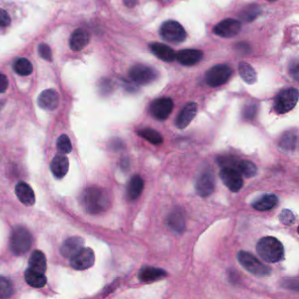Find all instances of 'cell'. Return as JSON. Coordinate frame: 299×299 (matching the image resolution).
<instances>
[{"label": "cell", "mask_w": 299, "mask_h": 299, "mask_svg": "<svg viewBox=\"0 0 299 299\" xmlns=\"http://www.w3.org/2000/svg\"><path fill=\"white\" fill-rule=\"evenodd\" d=\"M298 100V91L296 88H290L281 91L274 100V109L278 114L290 112L296 106Z\"/></svg>", "instance_id": "obj_7"}, {"label": "cell", "mask_w": 299, "mask_h": 299, "mask_svg": "<svg viewBox=\"0 0 299 299\" xmlns=\"http://www.w3.org/2000/svg\"><path fill=\"white\" fill-rule=\"evenodd\" d=\"M237 258L246 271L250 272V274L256 278H266L271 274V268L260 262L258 259L250 253L243 250L240 251L237 255Z\"/></svg>", "instance_id": "obj_4"}, {"label": "cell", "mask_w": 299, "mask_h": 299, "mask_svg": "<svg viewBox=\"0 0 299 299\" xmlns=\"http://www.w3.org/2000/svg\"><path fill=\"white\" fill-rule=\"evenodd\" d=\"M241 30V23L234 19H227L219 22L213 28L215 35L219 37L232 38L238 35Z\"/></svg>", "instance_id": "obj_13"}, {"label": "cell", "mask_w": 299, "mask_h": 299, "mask_svg": "<svg viewBox=\"0 0 299 299\" xmlns=\"http://www.w3.org/2000/svg\"><path fill=\"white\" fill-rule=\"evenodd\" d=\"M13 68L16 73L19 76H29L34 69L31 62L26 58H19L16 60Z\"/></svg>", "instance_id": "obj_33"}, {"label": "cell", "mask_w": 299, "mask_h": 299, "mask_svg": "<svg viewBox=\"0 0 299 299\" xmlns=\"http://www.w3.org/2000/svg\"><path fill=\"white\" fill-rule=\"evenodd\" d=\"M15 193L19 201L25 206H31L35 203V195L30 185L26 183H19L16 185Z\"/></svg>", "instance_id": "obj_22"}, {"label": "cell", "mask_w": 299, "mask_h": 299, "mask_svg": "<svg viewBox=\"0 0 299 299\" xmlns=\"http://www.w3.org/2000/svg\"><path fill=\"white\" fill-rule=\"evenodd\" d=\"M84 240L81 237H70L61 246V254L65 258H71L84 247Z\"/></svg>", "instance_id": "obj_17"}, {"label": "cell", "mask_w": 299, "mask_h": 299, "mask_svg": "<svg viewBox=\"0 0 299 299\" xmlns=\"http://www.w3.org/2000/svg\"><path fill=\"white\" fill-rule=\"evenodd\" d=\"M168 276L167 272L162 268L146 267L140 270L139 273V279L144 283H153L156 281L161 280Z\"/></svg>", "instance_id": "obj_24"}, {"label": "cell", "mask_w": 299, "mask_h": 299, "mask_svg": "<svg viewBox=\"0 0 299 299\" xmlns=\"http://www.w3.org/2000/svg\"><path fill=\"white\" fill-rule=\"evenodd\" d=\"M297 145V134L296 131H288L281 136L279 146L286 151H294Z\"/></svg>", "instance_id": "obj_29"}, {"label": "cell", "mask_w": 299, "mask_h": 299, "mask_svg": "<svg viewBox=\"0 0 299 299\" xmlns=\"http://www.w3.org/2000/svg\"><path fill=\"white\" fill-rule=\"evenodd\" d=\"M157 77L156 69L143 64L133 66L129 71V78L132 81L140 85L151 84L157 79Z\"/></svg>", "instance_id": "obj_9"}, {"label": "cell", "mask_w": 299, "mask_h": 299, "mask_svg": "<svg viewBox=\"0 0 299 299\" xmlns=\"http://www.w3.org/2000/svg\"><path fill=\"white\" fill-rule=\"evenodd\" d=\"M196 112H197V105L194 102L188 103L178 114L176 120L177 128L181 130L187 128L188 126L190 125V122L192 121V119L195 118Z\"/></svg>", "instance_id": "obj_16"}, {"label": "cell", "mask_w": 299, "mask_h": 299, "mask_svg": "<svg viewBox=\"0 0 299 299\" xmlns=\"http://www.w3.org/2000/svg\"><path fill=\"white\" fill-rule=\"evenodd\" d=\"M59 94L52 89L45 90L38 97V106L44 110L53 111L59 106Z\"/></svg>", "instance_id": "obj_15"}, {"label": "cell", "mask_w": 299, "mask_h": 299, "mask_svg": "<svg viewBox=\"0 0 299 299\" xmlns=\"http://www.w3.org/2000/svg\"><path fill=\"white\" fill-rule=\"evenodd\" d=\"M11 21H12V19H11V17L7 13V11L0 8V27L7 28L11 24Z\"/></svg>", "instance_id": "obj_39"}, {"label": "cell", "mask_w": 299, "mask_h": 299, "mask_svg": "<svg viewBox=\"0 0 299 299\" xmlns=\"http://www.w3.org/2000/svg\"><path fill=\"white\" fill-rule=\"evenodd\" d=\"M25 280L28 284L34 288H43L47 284V278L45 274L33 270L28 268L25 271Z\"/></svg>", "instance_id": "obj_28"}, {"label": "cell", "mask_w": 299, "mask_h": 299, "mask_svg": "<svg viewBox=\"0 0 299 299\" xmlns=\"http://www.w3.org/2000/svg\"><path fill=\"white\" fill-rule=\"evenodd\" d=\"M150 48L151 52L155 56L162 60L163 62L167 63H171L174 60H176V55L173 48L168 47L166 44L158 43V42H153L150 44Z\"/></svg>", "instance_id": "obj_21"}, {"label": "cell", "mask_w": 299, "mask_h": 299, "mask_svg": "<svg viewBox=\"0 0 299 299\" xmlns=\"http://www.w3.org/2000/svg\"><path fill=\"white\" fill-rule=\"evenodd\" d=\"M1 107H2V105H1V102H0V109H1Z\"/></svg>", "instance_id": "obj_44"}, {"label": "cell", "mask_w": 299, "mask_h": 299, "mask_svg": "<svg viewBox=\"0 0 299 299\" xmlns=\"http://www.w3.org/2000/svg\"><path fill=\"white\" fill-rule=\"evenodd\" d=\"M160 35L164 41L174 44L181 43L187 37L184 27L176 20L163 22L160 28Z\"/></svg>", "instance_id": "obj_6"}, {"label": "cell", "mask_w": 299, "mask_h": 299, "mask_svg": "<svg viewBox=\"0 0 299 299\" xmlns=\"http://www.w3.org/2000/svg\"><path fill=\"white\" fill-rule=\"evenodd\" d=\"M262 13L261 7L258 5H250L241 10L239 17L242 21L251 22L258 17Z\"/></svg>", "instance_id": "obj_31"}, {"label": "cell", "mask_w": 299, "mask_h": 299, "mask_svg": "<svg viewBox=\"0 0 299 299\" xmlns=\"http://www.w3.org/2000/svg\"><path fill=\"white\" fill-rule=\"evenodd\" d=\"M218 163L222 168H234L245 178H254L257 174L256 164L246 160H238L233 156H220Z\"/></svg>", "instance_id": "obj_5"}, {"label": "cell", "mask_w": 299, "mask_h": 299, "mask_svg": "<svg viewBox=\"0 0 299 299\" xmlns=\"http://www.w3.org/2000/svg\"><path fill=\"white\" fill-rule=\"evenodd\" d=\"M39 55L41 56V58H43L46 61H52V51L50 49L49 46L46 43H41L39 45L38 47Z\"/></svg>", "instance_id": "obj_37"}, {"label": "cell", "mask_w": 299, "mask_h": 299, "mask_svg": "<svg viewBox=\"0 0 299 299\" xmlns=\"http://www.w3.org/2000/svg\"><path fill=\"white\" fill-rule=\"evenodd\" d=\"M144 189V181L140 176L135 175L130 179L128 184V198L130 200H137L138 197L142 193Z\"/></svg>", "instance_id": "obj_27"}, {"label": "cell", "mask_w": 299, "mask_h": 299, "mask_svg": "<svg viewBox=\"0 0 299 299\" xmlns=\"http://www.w3.org/2000/svg\"><path fill=\"white\" fill-rule=\"evenodd\" d=\"M215 179L212 172L205 171L200 175L195 184L196 193L202 197L210 196L214 191Z\"/></svg>", "instance_id": "obj_14"}, {"label": "cell", "mask_w": 299, "mask_h": 299, "mask_svg": "<svg viewBox=\"0 0 299 299\" xmlns=\"http://www.w3.org/2000/svg\"><path fill=\"white\" fill-rule=\"evenodd\" d=\"M280 220L285 225H291L295 221V215L290 210H284L281 212Z\"/></svg>", "instance_id": "obj_38"}, {"label": "cell", "mask_w": 299, "mask_h": 299, "mask_svg": "<svg viewBox=\"0 0 299 299\" xmlns=\"http://www.w3.org/2000/svg\"><path fill=\"white\" fill-rule=\"evenodd\" d=\"M137 134L140 135V137L143 138L154 145H160L163 142V138L161 134L154 129H151V128H144V129L139 130Z\"/></svg>", "instance_id": "obj_32"}, {"label": "cell", "mask_w": 299, "mask_h": 299, "mask_svg": "<svg viewBox=\"0 0 299 299\" xmlns=\"http://www.w3.org/2000/svg\"><path fill=\"white\" fill-rule=\"evenodd\" d=\"M13 294V286L11 281L0 276V298H8Z\"/></svg>", "instance_id": "obj_34"}, {"label": "cell", "mask_w": 299, "mask_h": 299, "mask_svg": "<svg viewBox=\"0 0 299 299\" xmlns=\"http://www.w3.org/2000/svg\"><path fill=\"white\" fill-rule=\"evenodd\" d=\"M84 207L90 214H100L107 211L111 206L109 194L105 189L91 186L85 190L83 196Z\"/></svg>", "instance_id": "obj_1"}, {"label": "cell", "mask_w": 299, "mask_h": 299, "mask_svg": "<svg viewBox=\"0 0 299 299\" xmlns=\"http://www.w3.org/2000/svg\"><path fill=\"white\" fill-rule=\"evenodd\" d=\"M95 262V254L90 247H83L69 261L70 266L77 270H85L91 268Z\"/></svg>", "instance_id": "obj_10"}, {"label": "cell", "mask_w": 299, "mask_h": 299, "mask_svg": "<svg viewBox=\"0 0 299 299\" xmlns=\"http://www.w3.org/2000/svg\"><path fill=\"white\" fill-rule=\"evenodd\" d=\"M219 177L223 184L232 191L238 192L243 186V178L239 172L231 168H222Z\"/></svg>", "instance_id": "obj_12"}, {"label": "cell", "mask_w": 299, "mask_h": 299, "mask_svg": "<svg viewBox=\"0 0 299 299\" xmlns=\"http://www.w3.org/2000/svg\"><path fill=\"white\" fill-rule=\"evenodd\" d=\"M89 41H90L89 33L83 28H78L72 33L70 40H69V47L73 51L78 52L84 49V47L87 46Z\"/></svg>", "instance_id": "obj_20"}, {"label": "cell", "mask_w": 299, "mask_h": 299, "mask_svg": "<svg viewBox=\"0 0 299 299\" xmlns=\"http://www.w3.org/2000/svg\"><path fill=\"white\" fill-rule=\"evenodd\" d=\"M33 237L27 228L18 226L13 228L10 237V247L13 254L21 256L31 248Z\"/></svg>", "instance_id": "obj_3"}, {"label": "cell", "mask_w": 299, "mask_h": 299, "mask_svg": "<svg viewBox=\"0 0 299 299\" xmlns=\"http://www.w3.org/2000/svg\"><path fill=\"white\" fill-rule=\"evenodd\" d=\"M69 159L63 155L56 156L50 164V169L56 178L62 179L69 171Z\"/></svg>", "instance_id": "obj_23"}, {"label": "cell", "mask_w": 299, "mask_h": 299, "mask_svg": "<svg viewBox=\"0 0 299 299\" xmlns=\"http://www.w3.org/2000/svg\"><path fill=\"white\" fill-rule=\"evenodd\" d=\"M56 146H57V150H58L60 153L63 154V155L69 154L71 152V141L69 140V138L68 137V135H66V134H63V135H61L58 138L57 142H56Z\"/></svg>", "instance_id": "obj_35"}, {"label": "cell", "mask_w": 299, "mask_h": 299, "mask_svg": "<svg viewBox=\"0 0 299 299\" xmlns=\"http://www.w3.org/2000/svg\"><path fill=\"white\" fill-rule=\"evenodd\" d=\"M259 256L268 263H277L284 259V247L280 241L272 236L263 237L256 244Z\"/></svg>", "instance_id": "obj_2"}, {"label": "cell", "mask_w": 299, "mask_h": 299, "mask_svg": "<svg viewBox=\"0 0 299 299\" xmlns=\"http://www.w3.org/2000/svg\"><path fill=\"white\" fill-rule=\"evenodd\" d=\"M29 268L33 270L43 273L47 270V259L43 253L40 250H35L32 253L31 256L28 261Z\"/></svg>", "instance_id": "obj_26"}, {"label": "cell", "mask_w": 299, "mask_h": 299, "mask_svg": "<svg viewBox=\"0 0 299 299\" xmlns=\"http://www.w3.org/2000/svg\"><path fill=\"white\" fill-rule=\"evenodd\" d=\"M239 74L240 78L243 79V81L247 84H253L257 80V76L255 69L250 63L241 62L239 64Z\"/></svg>", "instance_id": "obj_30"}, {"label": "cell", "mask_w": 299, "mask_h": 299, "mask_svg": "<svg viewBox=\"0 0 299 299\" xmlns=\"http://www.w3.org/2000/svg\"><path fill=\"white\" fill-rule=\"evenodd\" d=\"M290 74L291 75L295 80L298 79L299 76V65L298 62L295 61V63H292V64L290 67Z\"/></svg>", "instance_id": "obj_40"}, {"label": "cell", "mask_w": 299, "mask_h": 299, "mask_svg": "<svg viewBox=\"0 0 299 299\" xmlns=\"http://www.w3.org/2000/svg\"><path fill=\"white\" fill-rule=\"evenodd\" d=\"M138 2V0H123V3L128 8H134V7H136Z\"/></svg>", "instance_id": "obj_42"}, {"label": "cell", "mask_w": 299, "mask_h": 299, "mask_svg": "<svg viewBox=\"0 0 299 299\" xmlns=\"http://www.w3.org/2000/svg\"><path fill=\"white\" fill-rule=\"evenodd\" d=\"M8 88V79L7 76L0 74V93H3Z\"/></svg>", "instance_id": "obj_41"}, {"label": "cell", "mask_w": 299, "mask_h": 299, "mask_svg": "<svg viewBox=\"0 0 299 299\" xmlns=\"http://www.w3.org/2000/svg\"><path fill=\"white\" fill-rule=\"evenodd\" d=\"M202 51L198 49H183L176 55V60L184 66H193L202 59Z\"/></svg>", "instance_id": "obj_18"}, {"label": "cell", "mask_w": 299, "mask_h": 299, "mask_svg": "<svg viewBox=\"0 0 299 299\" xmlns=\"http://www.w3.org/2000/svg\"><path fill=\"white\" fill-rule=\"evenodd\" d=\"M268 1H270V2H274V1H277V0H268Z\"/></svg>", "instance_id": "obj_43"}, {"label": "cell", "mask_w": 299, "mask_h": 299, "mask_svg": "<svg viewBox=\"0 0 299 299\" xmlns=\"http://www.w3.org/2000/svg\"><path fill=\"white\" fill-rule=\"evenodd\" d=\"M174 103L169 97H161L154 100L150 107V112L157 120H165L170 115Z\"/></svg>", "instance_id": "obj_11"}, {"label": "cell", "mask_w": 299, "mask_h": 299, "mask_svg": "<svg viewBox=\"0 0 299 299\" xmlns=\"http://www.w3.org/2000/svg\"><path fill=\"white\" fill-rule=\"evenodd\" d=\"M278 203V197L275 194H265L253 203L252 206L257 211L265 212L274 208Z\"/></svg>", "instance_id": "obj_25"}, {"label": "cell", "mask_w": 299, "mask_h": 299, "mask_svg": "<svg viewBox=\"0 0 299 299\" xmlns=\"http://www.w3.org/2000/svg\"><path fill=\"white\" fill-rule=\"evenodd\" d=\"M233 74L230 67L226 64L213 66L206 73V82L211 87H218L228 83Z\"/></svg>", "instance_id": "obj_8"}, {"label": "cell", "mask_w": 299, "mask_h": 299, "mask_svg": "<svg viewBox=\"0 0 299 299\" xmlns=\"http://www.w3.org/2000/svg\"><path fill=\"white\" fill-rule=\"evenodd\" d=\"M256 113H257V105L254 103H250L245 106L242 111L244 118H246L247 120H252L253 118H255Z\"/></svg>", "instance_id": "obj_36"}, {"label": "cell", "mask_w": 299, "mask_h": 299, "mask_svg": "<svg viewBox=\"0 0 299 299\" xmlns=\"http://www.w3.org/2000/svg\"><path fill=\"white\" fill-rule=\"evenodd\" d=\"M167 224L177 234H182L185 230V216L181 209H174L167 218Z\"/></svg>", "instance_id": "obj_19"}]
</instances>
